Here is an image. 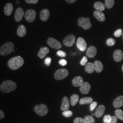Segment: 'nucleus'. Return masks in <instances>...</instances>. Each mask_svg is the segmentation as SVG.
Segmentation results:
<instances>
[{
  "label": "nucleus",
  "mask_w": 123,
  "mask_h": 123,
  "mask_svg": "<svg viewBox=\"0 0 123 123\" xmlns=\"http://www.w3.org/2000/svg\"><path fill=\"white\" fill-rule=\"evenodd\" d=\"M78 25L79 27H82L85 30H88L92 27V24L89 18H79L78 20Z\"/></svg>",
  "instance_id": "20e7f679"
},
{
  "label": "nucleus",
  "mask_w": 123,
  "mask_h": 123,
  "mask_svg": "<svg viewBox=\"0 0 123 123\" xmlns=\"http://www.w3.org/2000/svg\"><path fill=\"white\" fill-rule=\"evenodd\" d=\"M93 16L99 22H103L105 21V17L104 13L98 11H95L93 12Z\"/></svg>",
  "instance_id": "dca6fc26"
},
{
  "label": "nucleus",
  "mask_w": 123,
  "mask_h": 123,
  "mask_svg": "<svg viewBox=\"0 0 123 123\" xmlns=\"http://www.w3.org/2000/svg\"><path fill=\"white\" fill-rule=\"evenodd\" d=\"M87 62H88V58L86 56H84L82 59L81 61H80V64L82 66H86V64H87Z\"/></svg>",
  "instance_id": "e433bc0d"
},
{
  "label": "nucleus",
  "mask_w": 123,
  "mask_h": 123,
  "mask_svg": "<svg viewBox=\"0 0 123 123\" xmlns=\"http://www.w3.org/2000/svg\"><path fill=\"white\" fill-rule=\"evenodd\" d=\"M69 74L68 71L66 68L59 69L56 71L54 74V77L57 80H61L64 79Z\"/></svg>",
  "instance_id": "423d86ee"
},
{
  "label": "nucleus",
  "mask_w": 123,
  "mask_h": 123,
  "mask_svg": "<svg viewBox=\"0 0 123 123\" xmlns=\"http://www.w3.org/2000/svg\"><path fill=\"white\" fill-rule=\"evenodd\" d=\"M79 96L77 94H73L70 98V103L71 105L74 106L76 105L79 100Z\"/></svg>",
  "instance_id": "cd10ccee"
},
{
  "label": "nucleus",
  "mask_w": 123,
  "mask_h": 123,
  "mask_svg": "<svg viewBox=\"0 0 123 123\" xmlns=\"http://www.w3.org/2000/svg\"><path fill=\"white\" fill-rule=\"evenodd\" d=\"M78 0H65L66 2L69 4H73L76 1H77Z\"/></svg>",
  "instance_id": "a18cd8bd"
},
{
  "label": "nucleus",
  "mask_w": 123,
  "mask_h": 123,
  "mask_svg": "<svg viewBox=\"0 0 123 123\" xmlns=\"http://www.w3.org/2000/svg\"><path fill=\"white\" fill-rule=\"evenodd\" d=\"M75 42V37L73 34H69L63 40L64 45L68 47H71L74 45Z\"/></svg>",
  "instance_id": "6e6552de"
},
{
  "label": "nucleus",
  "mask_w": 123,
  "mask_h": 123,
  "mask_svg": "<svg viewBox=\"0 0 123 123\" xmlns=\"http://www.w3.org/2000/svg\"><path fill=\"white\" fill-rule=\"evenodd\" d=\"M49 52V49L47 47H42L40 49L37 54V56L40 59H43Z\"/></svg>",
  "instance_id": "412c9836"
},
{
  "label": "nucleus",
  "mask_w": 123,
  "mask_h": 123,
  "mask_svg": "<svg viewBox=\"0 0 123 123\" xmlns=\"http://www.w3.org/2000/svg\"><path fill=\"white\" fill-rule=\"evenodd\" d=\"M113 106L115 108H119L123 106V96H119L113 102Z\"/></svg>",
  "instance_id": "aec40b11"
},
{
  "label": "nucleus",
  "mask_w": 123,
  "mask_h": 123,
  "mask_svg": "<svg viewBox=\"0 0 123 123\" xmlns=\"http://www.w3.org/2000/svg\"><path fill=\"white\" fill-rule=\"evenodd\" d=\"M113 58L114 61L116 62L121 61L123 58V53L121 50H116L113 54Z\"/></svg>",
  "instance_id": "f3484780"
},
{
  "label": "nucleus",
  "mask_w": 123,
  "mask_h": 123,
  "mask_svg": "<svg viewBox=\"0 0 123 123\" xmlns=\"http://www.w3.org/2000/svg\"><path fill=\"white\" fill-rule=\"evenodd\" d=\"M112 119V116L110 115H106L103 119L104 122L105 123H110Z\"/></svg>",
  "instance_id": "72a5a7b5"
},
{
  "label": "nucleus",
  "mask_w": 123,
  "mask_h": 123,
  "mask_svg": "<svg viewBox=\"0 0 123 123\" xmlns=\"http://www.w3.org/2000/svg\"><path fill=\"white\" fill-rule=\"evenodd\" d=\"M73 112L72 111H71L70 110H66V111H64L62 114L66 118H69L72 115H73Z\"/></svg>",
  "instance_id": "2f4dec72"
},
{
  "label": "nucleus",
  "mask_w": 123,
  "mask_h": 123,
  "mask_svg": "<svg viewBox=\"0 0 123 123\" xmlns=\"http://www.w3.org/2000/svg\"><path fill=\"white\" fill-rule=\"evenodd\" d=\"M90 89L91 85L90 84L87 82H85L80 87L79 90L82 94H86L90 92Z\"/></svg>",
  "instance_id": "f8f14e48"
},
{
  "label": "nucleus",
  "mask_w": 123,
  "mask_h": 123,
  "mask_svg": "<svg viewBox=\"0 0 123 123\" xmlns=\"http://www.w3.org/2000/svg\"><path fill=\"white\" fill-rule=\"evenodd\" d=\"M105 4L100 1H98L94 3V8L97 11H103L105 10Z\"/></svg>",
  "instance_id": "a878e982"
},
{
  "label": "nucleus",
  "mask_w": 123,
  "mask_h": 123,
  "mask_svg": "<svg viewBox=\"0 0 123 123\" xmlns=\"http://www.w3.org/2000/svg\"><path fill=\"white\" fill-rule=\"evenodd\" d=\"M122 72H123V65H122Z\"/></svg>",
  "instance_id": "49530a36"
},
{
  "label": "nucleus",
  "mask_w": 123,
  "mask_h": 123,
  "mask_svg": "<svg viewBox=\"0 0 123 123\" xmlns=\"http://www.w3.org/2000/svg\"><path fill=\"white\" fill-rule=\"evenodd\" d=\"M97 105H98V103L96 102H92V103L91 104L90 106V110L92 111L94 110L95 109V108L96 107Z\"/></svg>",
  "instance_id": "58836bf2"
},
{
  "label": "nucleus",
  "mask_w": 123,
  "mask_h": 123,
  "mask_svg": "<svg viewBox=\"0 0 123 123\" xmlns=\"http://www.w3.org/2000/svg\"><path fill=\"white\" fill-rule=\"evenodd\" d=\"M95 71L97 73H100L103 70V65L101 62L99 61H95L93 63Z\"/></svg>",
  "instance_id": "b1692460"
},
{
  "label": "nucleus",
  "mask_w": 123,
  "mask_h": 123,
  "mask_svg": "<svg viewBox=\"0 0 123 123\" xmlns=\"http://www.w3.org/2000/svg\"><path fill=\"white\" fill-rule=\"evenodd\" d=\"M118 120V118L116 116H113L112 117V119L110 123H116Z\"/></svg>",
  "instance_id": "37998d69"
},
{
  "label": "nucleus",
  "mask_w": 123,
  "mask_h": 123,
  "mask_svg": "<svg viewBox=\"0 0 123 123\" xmlns=\"http://www.w3.org/2000/svg\"><path fill=\"white\" fill-rule=\"evenodd\" d=\"M84 82V79L82 77L80 76H77L73 79L72 84L74 87H80Z\"/></svg>",
  "instance_id": "a211bd4d"
},
{
  "label": "nucleus",
  "mask_w": 123,
  "mask_h": 123,
  "mask_svg": "<svg viewBox=\"0 0 123 123\" xmlns=\"http://www.w3.org/2000/svg\"><path fill=\"white\" fill-rule=\"evenodd\" d=\"M26 2L28 4H37L38 2V0H25Z\"/></svg>",
  "instance_id": "a19ab883"
},
{
  "label": "nucleus",
  "mask_w": 123,
  "mask_h": 123,
  "mask_svg": "<svg viewBox=\"0 0 123 123\" xmlns=\"http://www.w3.org/2000/svg\"><path fill=\"white\" fill-rule=\"evenodd\" d=\"M47 43L51 48L55 49H59L62 47V45L58 41L52 37L49 38Z\"/></svg>",
  "instance_id": "1a4fd4ad"
},
{
  "label": "nucleus",
  "mask_w": 123,
  "mask_h": 123,
  "mask_svg": "<svg viewBox=\"0 0 123 123\" xmlns=\"http://www.w3.org/2000/svg\"><path fill=\"white\" fill-rule=\"evenodd\" d=\"M114 4V0H105V6L108 9L112 8Z\"/></svg>",
  "instance_id": "c85d7f7f"
},
{
  "label": "nucleus",
  "mask_w": 123,
  "mask_h": 123,
  "mask_svg": "<svg viewBox=\"0 0 123 123\" xmlns=\"http://www.w3.org/2000/svg\"><path fill=\"white\" fill-rule=\"evenodd\" d=\"M50 12L48 9H43L40 13V19L43 22H46L48 20Z\"/></svg>",
  "instance_id": "2eb2a0df"
},
{
  "label": "nucleus",
  "mask_w": 123,
  "mask_h": 123,
  "mask_svg": "<svg viewBox=\"0 0 123 123\" xmlns=\"http://www.w3.org/2000/svg\"><path fill=\"white\" fill-rule=\"evenodd\" d=\"M74 123H86L84 119L80 117H78L75 119L74 121Z\"/></svg>",
  "instance_id": "c9c22d12"
},
{
  "label": "nucleus",
  "mask_w": 123,
  "mask_h": 123,
  "mask_svg": "<svg viewBox=\"0 0 123 123\" xmlns=\"http://www.w3.org/2000/svg\"><path fill=\"white\" fill-rule=\"evenodd\" d=\"M18 35L20 37H24L26 34V27L23 25H20L18 27V30L17 31Z\"/></svg>",
  "instance_id": "4be33fe9"
},
{
  "label": "nucleus",
  "mask_w": 123,
  "mask_h": 123,
  "mask_svg": "<svg viewBox=\"0 0 123 123\" xmlns=\"http://www.w3.org/2000/svg\"><path fill=\"white\" fill-rule=\"evenodd\" d=\"M122 39H123V34H122Z\"/></svg>",
  "instance_id": "09e8293b"
},
{
  "label": "nucleus",
  "mask_w": 123,
  "mask_h": 123,
  "mask_svg": "<svg viewBox=\"0 0 123 123\" xmlns=\"http://www.w3.org/2000/svg\"><path fill=\"white\" fill-rule=\"evenodd\" d=\"M24 12L22 7H18L16 9L15 13V20L17 22H19L22 21L24 16Z\"/></svg>",
  "instance_id": "9b49d317"
},
{
  "label": "nucleus",
  "mask_w": 123,
  "mask_h": 123,
  "mask_svg": "<svg viewBox=\"0 0 123 123\" xmlns=\"http://www.w3.org/2000/svg\"><path fill=\"white\" fill-rule=\"evenodd\" d=\"M17 87L16 83L12 80L5 81L0 86V90L3 93H8L15 90Z\"/></svg>",
  "instance_id": "f03ea898"
},
{
  "label": "nucleus",
  "mask_w": 123,
  "mask_h": 123,
  "mask_svg": "<svg viewBox=\"0 0 123 123\" xmlns=\"http://www.w3.org/2000/svg\"><path fill=\"white\" fill-rule=\"evenodd\" d=\"M25 18L28 22H33L35 20L36 12L33 9H29L26 11L24 14Z\"/></svg>",
  "instance_id": "0eeeda50"
},
{
  "label": "nucleus",
  "mask_w": 123,
  "mask_h": 123,
  "mask_svg": "<svg viewBox=\"0 0 123 123\" xmlns=\"http://www.w3.org/2000/svg\"><path fill=\"white\" fill-rule=\"evenodd\" d=\"M77 48L79 49L81 51L84 52L87 49V45L83 38L80 37L78 40L77 42Z\"/></svg>",
  "instance_id": "9d476101"
},
{
  "label": "nucleus",
  "mask_w": 123,
  "mask_h": 123,
  "mask_svg": "<svg viewBox=\"0 0 123 123\" xmlns=\"http://www.w3.org/2000/svg\"><path fill=\"white\" fill-rule=\"evenodd\" d=\"M59 63L60 65H61L62 66H66L67 64V61H66L65 59H61L59 61Z\"/></svg>",
  "instance_id": "79ce46f5"
},
{
  "label": "nucleus",
  "mask_w": 123,
  "mask_h": 123,
  "mask_svg": "<svg viewBox=\"0 0 123 123\" xmlns=\"http://www.w3.org/2000/svg\"><path fill=\"white\" fill-rule=\"evenodd\" d=\"M84 119L86 123H95V120L90 115H87L85 116Z\"/></svg>",
  "instance_id": "7c9ffc66"
},
{
  "label": "nucleus",
  "mask_w": 123,
  "mask_h": 123,
  "mask_svg": "<svg viewBox=\"0 0 123 123\" xmlns=\"http://www.w3.org/2000/svg\"><path fill=\"white\" fill-rule=\"evenodd\" d=\"M34 110L36 113L40 116H44L48 114L49 109L45 104L36 105L34 107Z\"/></svg>",
  "instance_id": "39448f33"
},
{
  "label": "nucleus",
  "mask_w": 123,
  "mask_h": 123,
  "mask_svg": "<svg viewBox=\"0 0 123 123\" xmlns=\"http://www.w3.org/2000/svg\"><path fill=\"white\" fill-rule=\"evenodd\" d=\"M97 50L96 47L91 46L88 48L86 52V55L89 58H93L97 54Z\"/></svg>",
  "instance_id": "ddd939ff"
},
{
  "label": "nucleus",
  "mask_w": 123,
  "mask_h": 123,
  "mask_svg": "<svg viewBox=\"0 0 123 123\" xmlns=\"http://www.w3.org/2000/svg\"><path fill=\"white\" fill-rule=\"evenodd\" d=\"M70 104L68 98L66 96L63 97L62 99V103L61 106V110L62 111L68 110L69 109Z\"/></svg>",
  "instance_id": "4468645a"
},
{
  "label": "nucleus",
  "mask_w": 123,
  "mask_h": 123,
  "mask_svg": "<svg viewBox=\"0 0 123 123\" xmlns=\"http://www.w3.org/2000/svg\"><path fill=\"white\" fill-rule=\"evenodd\" d=\"M51 58L50 57H47L45 59V64L47 66H49L51 63Z\"/></svg>",
  "instance_id": "ea45409f"
},
{
  "label": "nucleus",
  "mask_w": 123,
  "mask_h": 123,
  "mask_svg": "<svg viewBox=\"0 0 123 123\" xmlns=\"http://www.w3.org/2000/svg\"><path fill=\"white\" fill-rule=\"evenodd\" d=\"M85 71L88 74H92L95 71L94 64L92 62H88L85 66Z\"/></svg>",
  "instance_id": "393cba45"
},
{
  "label": "nucleus",
  "mask_w": 123,
  "mask_h": 123,
  "mask_svg": "<svg viewBox=\"0 0 123 123\" xmlns=\"http://www.w3.org/2000/svg\"><path fill=\"white\" fill-rule=\"evenodd\" d=\"M24 61L23 58L20 56H17L10 59L8 62V66L12 70H17L22 67Z\"/></svg>",
  "instance_id": "f257e3e1"
},
{
  "label": "nucleus",
  "mask_w": 123,
  "mask_h": 123,
  "mask_svg": "<svg viewBox=\"0 0 123 123\" xmlns=\"http://www.w3.org/2000/svg\"><path fill=\"white\" fill-rule=\"evenodd\" d=\"M105 110V106L103 105H100L98 106L97 109L95 110V112L94 113L95 117L98 118H100L104 114Z\"/></svg>",
  "instance_id": "6ab92c4d"
},
{
  "label": "nucleus",
  "mask_w": 123,
  "mask_h": 123,
  "mask_svg": "<svg viewBox=\"0 0 123 123\" xmlns=\"http://www.w3.org/2000/svg\"><path fill=\"white\" fill-rule=\"evenodd\" d=\"M123 34V31L121 29H119L114 32V35L115 37H119Z\"/></svg>",
  "instance_id": "f704fd0d"
},
{
  "label": "nucleus",
  "mask_w": 123,
  "mask_h": 123,
  "mask_svg": "<svg viewBox=\"0 0 123 123\" xmlns=\"http://www.w3.org/2000/svg\"><path fill=\"white\" fill-rule=\"evenodd\" d=\"M5 113L2 110H0V120L4 117Z\"/></svg>",
  "instance_id": "c03bdc74"
},
{
  "label": "nucleus",
  "mask_w": 123,
  "mask_h": 123,
  "mask_svg": "<svg viewBox=\"0 0 123 123\" xmlns=\"http://www.w3.org/2000/svg\"><path fill=\"white\" fill-rule=\"evenodd\" d=\"M92 116H93V115H95V114H93V113H92Z\"/></svg>",
  "instance_id": "de8ad7c7"
},
{
  "label": "nucleus",
  "mask_w": 123,
  "mask_h": 123,
  "mask_svg": "<svg viewBox=\"0 0 123 123\" xmlns=\"http://www.w3.org/2000/svg\"><path fill=\"white\" fill-rule=\"evenodd\" d=\"M92 101L93 100L91 97H84L80 99L79 103L80 105L88 104H91L92 102Z\"/></svg>",
  "instance_id": "bb28decb"
},
{
  "label": "nucleus",
  "mask_w": 123,
  "mask_h": 123,
  "mask_svg": "<svg viewBox=\"0 0 123 123\" xmlns=\"http://www.w3.org/2000/svg\"><path fill=\"white\" fill-rule=\"evenodd\" d=\"M15 46L13 43L8 42L3 44L0 48V54L1 56H6L12 52H14Z\"/></svg>",
  "instance_id": "7ed1b4c3"
},
{
  "label": "nucleus",
  "mask_w": 123,
  "mask_h": 123,
  "mask_svg": "<svg viewBox=\"0 0 123 123\" xmlns=\"http://www.w3.org/2000/svg\"><path fill=\"white\" fill-rule=\"evenodd\" d=\"M13 10V5L12 4L10 3L6 4V5L4 7V12L5 14L7 16H10L12 13Z\"/></svg>",
  "instance_id": "5701e85b"
},
{
  "label": "nucleus",
  "mask_w": 123,
  "mask_h": 123,
  "mask_svg": "<svg viewBox=\"0 0 123 123\" xmlns=\"http://www.w3.org/2000/svg\"><path fill=\"white\" fill-rule=\"evenodd\" d=\"M57 55L60 57H65L66 56V53L62 50L58 51L57 53Z\"/></svg>",
  "instance_id": "4c0bfd02"
},
{
  "label": "nucleus",
  "mask_w": 123,
  "mask_h": 123,
  "mask_svg": "<svg viewBox=\"0 0 123 123\" xmlns=\"http://www.w3.org/2000/svg\"><path fill=\"white\" fill-rule=\"evenodd\" d=\"M115 116L120 120L123 121V111L121 110L117 109L115 111Z\"/></svg>",
  "instance_id": "c756f323"
},
{
  "label": "nucleus",
  "mask_w": 123,
  "mask_h": 123,
  "mask_svg": "<svg viewBox=\"0 0 123 123\" xmlns=\"http://www.w3.org/2000/svg\"><path fill=\"white\" fill-rule=\"evenodd\" d=\"M115 40L114 39L110 38L107 40L106 44L109 46H113L115 43Z\"/></svg>",
  "instance_id": "473e14b6"
}]
</instances>
